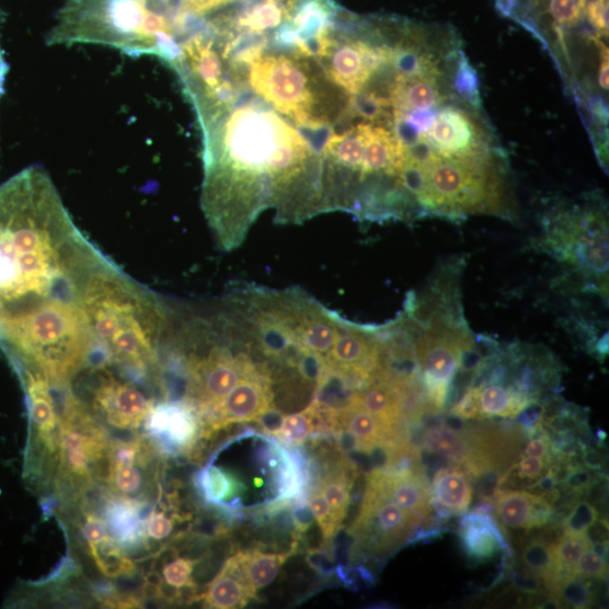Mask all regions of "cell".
Masks as SVG:
<instances>
[{
  "mask_svg": "<svg viewBox=\"0 0 609 609\" xmlns=\"http://www.w3.org/2000/svg\"><path fill=\"white\" fill-rule=\"evenodd\" d=\"M113 266L42 167L0 184V350L12 366L55 377L83 368L96 347L88 298Z\"/></svg>",
  "mask_w": 609,
  "mask_h": 609,
  "instance_id": "cell-1",
  "label": "cell"
},
{
  "mask_svg": "<svg viewBox=\"0 0 609 609\" xmlns=\"http://www.w3.org/2000/svg\"><path fill=\"white\" fill-rule=\"evenodd\" d=\"M201 206L220 249L240 246L263 210L298 224L319 190L322 158L275 111L259 104L220 110L200 121Z\"/></svg>",
  "mask_w": 609,
  "mask_h": 609,
  "instance_id": "cell-2",
  "label": "cell"
},
{
  "mask_svg": "<svg viewBox=\"0 0 609 609\" xmlns=\"http://www.w3.org/2000/svg\"><path fill=\"white\" fill-rule=\"evenodd\" d=\"M86 311L97 346L111 367L123 370L131 382L154 381L169 316L167 299L116 266L96 285Z\"/></svg>",
  "mask_w": 609,
  "mask_h": 609,
  "instance_id": "cell-3",
  "label": "cell"
},
{
  "mask_svg": "<svg viewBox=\"0 0 609 609\" xmlns=\"http://www.w3.org/2000/svg\"><path fill=\"white\" fill-rule=\"evenodd\" d=\"M426 213L449 218L471 213L505 214L502 185L488 157L445 158L427 167Z\"/></svg>",
  "mask_w": 609,
  "mask_h": 609,
  "instance_id": "cell-4",
  "label": "cell"
},
{
  "mask_svg": "<svg viewBox=\"0 0 609 609\" xmlns=\"http://www.w3.org/2000/svg\"><path fill=\"white\" fill-rule=\"evenodd\" d=\"M249 81L255 93L293 120L302 132L329 129V121L317 112L319 97L303 59L262 55L250 65Z\"/></svg>",
  "mask_w": 609,
  "mask_h": 609,
  "instance_id": "cell-5",
  "label": "cell"
},
{
  "mask_svg": "<svg viewBox=\"0 0 609 609\" xmlns=\"http://www.w3.org/2000/svg\"><path fill=\"white\" fill-rule=\"evenodd\" d=\"M418 520L374 485L364 493L356 522L349 532L355 537L353 550L382 554L396 551L408 542Z\"/></svg>",
  "mask_w": 609,
  "mask_h": 609,
  "instance_id": "cell-6",
  "label": "cell"
},
{
  "mask_svg": "<svg viewBox=\"0 0 609 609\" xmlns=\"http://www.w3.org/2000/svg\"><path fill=\"white\" fill-rule=\"evenodd\" d=\"M279 360L264 356L215 408L199 417L201 436L233 423L255 421L264 411L275 408V369Z\"/></svg>",
  "mask_w": 609,
  "mask_h": 609,
  "instance_id": "cell-7",
  "label": "cell"
},
{
  "mask_svg": "<svg viewBox=\"0 0 609 609\" xmlns=\"http://www.w3.org/2000/svg\"><path fill=\"white\" fill-rule=\"evenodd\" d=\"M392 47L363 39L335 37L323 60L326 76L350 95L363 91L379 69L391 64Z\"/></svg>",
  "mask_w": 609,
  "mask_h": 609,
  "instance_id": "cell-8",
  "label": "cell"
},
{
  "mask_svg": "<svg viewBox=\"0 0 609 609\" xmlns=\"http://www.w3.org/2000/svg\"><path fill=\"white\" fill-rule=\"evenodd\" d=\"M101 373L93 388V411L114 428L138 430L154 408L155 400L129 379L122 381L109 369H103Z\"/></svg>",
  "mask_w": 609,
  "mask_h": 609,
  "instance_id": "cell-9",
  "label": "cell"
},
{
  "mask_svg": "<svg viewBox=\"0 0 609 609\" xmlns=\"http://www.w3.org/2000/svg\"><path fill=\"white\" fill-rule=\"evenodd\" d=\"M144 425L158 452L169 455L191 453L201 436L196 410L183 401L155 403Z\"/></svg>",
  "mask_w": 609,
  "mask_h": 609,
  "instance_id": "cell-10",
  "label": "cell"
},
{
  "mask_svg": "<svg viewBox=\"0 0 609 609\" xmlns=\"http://www.w3.org/2000/svg\"><path fill=\"white\" fill-rule=\"evenodd\" d=\"M425 136L445 158L462 160L484 155V140L478 123L469 113L455 107L440 110Z\"/></svg>",
  "mask_w": 609,
  "mask_h": 609,
  "instance_id": "cell-11",
  "label": "cell"
},
{
  "mask_svg": "<svg viewBox=\"0 0 609 609\" xmlns=\"http://www.w3.org/2000/svg\"><path fill=\"white\" fill-rule=\"evenodd\" d=\"M368 483L393 499L425 527L445 526L447 523L434 513L431 482L425 474H399L373 471L367 475Z\"/></svg>",
  "mask_w": 609,
  "mask_h": 609,
  "instance_id": "cell-12",
  "label": "cell"
},
{
  "mask_svg": "<svg viewBox=\"0 0 609 609\" xmlns=\"http://www.w3.org/2000/svg\"><path fill=\"white\" fill-rule=\"evenodd\" d=\"M457 534L463 551L471 561L488 562L499 553H502L506 563L515 561V553L507 540L505 529L492 515L474 510L463 514L458 523Z\"/></svg>",
  "mask_w": 609,
  "mask_h": 609,
  "instance_id": "cell-13",
  "label": "cell"
},
{
  "mask_svg": "<svg viewBox=\"0 0 609 609\" xmlns=\"http://www.w3.org/2000/svg\"><path fill=\"white\" fill-rule=\"evenodd\" d=\"M146 500L123 498L110 494L102 508V517L107 523L109 533L123 553L147 546L146 520L149 516Z\"/></svg>",
  "mask_w": 609,
  "mask_h": 609,
  "instance_id": "cell-14",
  "label": "cell"
},
{
  "mask_svg": "<svg viewBox=\"0 0 609 609\" xmlns=\"http://www.w3.org/2000/svg\"><path fill=\"white\" fill-rule=\"evenodd\" d=\"M494 518L501 527L525 529L526 534L550 523L553 507L541 496L527 491H498Z\"/></svg>",
  "mask_w": 609,
  "mask_h": 609,
  "instance_id": "cell-15",
  "label": "cell"
},
{
  "mask_svg": "<svg viewBox=\"0 0 609 609\" xmlns=\"http://www.w3.org/2000/svg\"><path fill=\"white\" fill-rule=\"evenodd\" d=\"M257 596L238 563L235 554L229 558L222 571L218 573L201 597L205 605L216 609L242 608Z\"/></svg>",
  "mask_w": 609,
  "mask_h": 609,
  "instance_id": "cell-16",
  "label": "cell"
},
{
  "mask_svg": "<svg viewBox=\"0 0 609 609\" xmlns=\"http://www.w3.org/2000/svg\"><path fill=\"white\" fill-rule=\"evenodd\" d=\"M432 507L457 516L467 513L473 498V482L460 466L441 467L431 481Z\"/></svg>",
  "mask_w": 609,
  "mask_h": 609,
  "instance_id": "cell-17",
  "label": "cell"
},
{
  "mask_svg": "<svg viewBox=\"0 0 609 609\" xmlns=\"http://www.w3.org/2000/svg\"><path fill=\"white\" fill-rule=\"evenodd\" d=\"M349 408L365 410L391 429L406 423L402 416L400 392L385 378H378L364 390L353 393Z\"/></svg>",
  "mask_w": 609,
  "mask_h": 609,
  "instance_id": "cell-18",
  "label": "cell"
},
{
  "mask_svg": "<svg viewBox=\"0 0 609 609\" xmlns=\"http://www.w3.org/2000/svg\"><path fill=\"white\" fill-rule=\"evenodd\" d=\"M421 448L440 456L448 465L460 466L467 473L474 462V448L467 429L465 432H457L441 422L427 427L425 425Z\"/></svg>",
  "mask_w": 609,
  "mask_h": 609,
  "instance_id": "cell-19",
  "label": "cell"
},
{
  "mask_svg": "<svg viewBox=\"0 0 609 609\" xmlns=\"http://www.w3.org/2000/svg\"><path fill=\"white\" fill-rule=\"evenodd\" d=\"M438 77H417L404 79L395 77L388 94L393 111L411 112L436 110L444 102Z\"/></svg>",
  "mask_w": 609,
  "mask_h": 609,
  "instance_id": "cell-20",
  "label": "cell"
},
{
  "mask_svg": "<svg viewBox=\"0 0 609 609\" xmlns=\"http://www.w3.org/2000/svg\"><path fill=\"white\" fill-rule=\"evenodd\" d=\"M478 404L480 419H514L525 406L532 402L527 397L511 391L502 384H485L469 388Z\"/></svg>",
  "mask_w": 609,
  "mask_h": 609,
  "instance_id": "cell-21",
  "label": "cell"
},
{
  "mask_svg": "<svg viewBox=\"0 0 609 609\" xmlns=\"http://www.w3.org/2000/svg\"><path fill=\"white\" fill-rule=\"evenodd\" d=\"M391 65L396 76L404 79L441 74L435 58L413 39H403L392 47Z\"/></svg>",
  "mask_w": 609,
  "mask_h": 609,
  "instance_id": "cell-22",
  "label": "cell"
},
{
  "mask_svg": "<svg viewBox=\"0 0 609 609\" xmlns=\"http://www.w3.org/2000/svg\"><path fill=\"white\" fill-rule=\"evenodd\" d=\"M293 547L286 553H266L258 550L241 551L235 554L244 576L254 590L266 588L272 584L279 575V571L290 555L296 550Z\"/></svg>",
  "mask_w": 609,
  "mask_h": 609,
  "instance_id": "cell-23",
  "label": "cell"
},
{
  "mask_svg": "<svg viewBox=\"0 0 609 609\" xmlns=\"http://www.w3.org/2000/svg\"><path fill=\"white\" fill-rule=\"evenodd\" d=\"M339 428L349 430L351 434L360 441L364 450H367L376 444L383 443V441L394 434L396 429H399L386 427L384 423L373 416V414L358 408H348L339 411Z\"/></svg>",
  "mask_w": 609,
  "mask_h": 609,
  "instance_id": "cell-24",
  "label": "cell"
},
{
  "mask_svg": "<svg viewBox=\"0 0 609 609\" xmlns=\"http://www.w3.org/2000/svg\"><path fill=\"white\" fill-rule=\"evenodd\" d=\"M390 97L364 88L363 91L355 95H351L350 101L346 108V114L349 118H361L370 125H379V127L393 125V110Z\"/></svg>",
  "mask_w": 609,
  "mask_h": 609,
  "instance_id": "cell-25",
  "label": "cell"
},
{
  "mask_svg": "<svg viewBox=\"0 0 609 609\" xmlns=\"http://www.w3.org/2000/svg\"><path fill=\"white\" fill-rule=\"evenodd\" d=\"M593 580L569 573L554 580L547 590L560 600L564 608H591L597 604Z\"/></svg>",
  "mask_w": 609,
  "mask_h": 609,
  "instance_id": "cell-26",
  "label": "cell"
},
{
  "mask_svg": "<svg viewBox=\"0 0 609 609\" xmlns=\"http://www.w3.org/2000/svg\"><path fill=\"white\" fill-rule=\"evenodd\" d=\"M149 465L139 463L112 469L105 473L103 480L114 496L144 500V494L149 488Z\"/></svg>",
  "mask_w": 609,
  "mask_h": 609,
  "instance_id": "cell-27",
  "label": "cell"
},
{
  "mask_svg": "<svg viewBox=\"0 0 609 609\" xmlns=\"http://www.w3.org/2000/svg\"><path fill=\"white\" fill-rule=\"evenodd\" d=\"M520 563L536 573L543 580L546 589H549L554 580L563 576L556 563L552 547L537 537L524 544L520 552Z\"/></svg>",
  "mask_w": 609,
  "mask_h": 609,
  "instance_id": "cell-28",
  "label": "cell"
},
{
  "mask_svg": "<svg viewBox=\"0 0 609 609\" xmlns=\"http://www.w3.org/2000/svg\"><path fill=\"white\" fill-rule=\"evenodd\" d=\"M198 485L203 497L216 506H224L225 499L233 497L235 492L241 491V483L216 466H210L200 473Z\"/></svg>",
  "mask_w": 609,
  "mask_h": 609,
  "instance_id": "cell-29",
  "label": "cell"
},
{
  "mask_svg": "<svg viewBox=\"0 0 609 609\" xmlns=\"http://www.w3.org/2000/svg\"><path fill=\"white\" fill-rule=\"evenodd\" d=\"M315 429L314 414L311 406L308 405L303 412L285 416L278 437L285 443L300 445L314 435Z\"/></svg>",
  "mask_w": 609,
  "mask_h": 609,
  "instance_id": "cell-30",
  "label": "cell"
},
{
  "mask_svg": "<svg viewBox=\"0 0 609 609\" xmlns=\"http://www.w3.org/2000/svg\"><path fill=\"white\" fill-rule=\"evenodd\" d=\"M591 549L586 534H566L553 547L556 563L562 575H569L581 555Z\"/></svg>",
  "mask_w": 609,
  "mask_h": 609,
  "instance_id": "cell-31",
  "label": "cell"
},
{
  "mask_svg": "<svg viewBox=\"0 0 609 609\" xmlns=\"http://www.w3.org/2000/svg\"><path fill=\"white\" fill-rule=\"evenodd\" d=\"M234 2L236 0H179V20L191 26H198Z\"/></svg>",
  "mask_w": 609,
  "mask_h": 609,
  "instance_id": "cell-32",
  "label": "cell"
},
{
  "mask_svg": "<svg viewBox=\"0 0 609 609\" xmlns=\"http://www.w3.org/2000/svg\"><path fill=\"white\" fill-rule=\"evenodd\" d=\"M199 561L187 558L165 561L162 568V585L176 590L196 588L192 575Z\"/></svg>",
  "mask_w": 609,
  "mask_h": 609,
  "instance_id": "cell-33",
  "label": "cell"
},
{
  "mask_svg": "<svg viewBox=\"0 0 609 609\" xmlns=\"http://www.w3.org/2000/svg\"><path fill=\"white\" fill-rule=\"evenodd\" d=\"M308 506L313 511L314 518L321 528L325 545L333 542V538L339 532L341 525L335 519L329 502L325 500L320 491H316L307 500Z\"/></svg>",
  "mask_w": 609,
  "mask_h": 609,
  "instance_id": "cell-34",
  "label": "cell"
},
{
  "mask_svg": "<svg viewBox=\"0 0 609 609\" xmlns=\"http://www.w3.org/2000/svg\"><path fill=\"white\" fill-rule=\"evenodd\" d=\"M597 508L586 499H579L563 519L566 534H585L599 518Z\"/></svg>",
  "mask_w": 609,
  "mask_h": 609,
  "instance_id": "cell-35",
  "label": "cell"
},
{
  "mask_svg": "<svg viewBox=\"0 0 609 609\" xmlns=\"http://www.w3.org/2000/svg\"><path fill=\"white\" fill-rule=\"evenodd\" d=\"M454 87L458 94L475 107L480 105L479 77L465 57L458 61L454 77Z\"/></svg>",
  "mask_w": 609,
  "mask_h": 609,
  "instance_id": "cell-36",
  "label": "cell"
},
{
  "mask_svg": "<svg viewBox=\"0 0 609 609\" xmlns=\"http://www.w3.org/2000/svg\"><path fill=\"white\" fill-rule=\"evenodd\" d=\"M176 516L169 517L164 510L156 507L150 511L146 520V540L149 549L150 542H162L173 533Z\"/></svg>",
  "mask_w": 609,
  "mask_h": 609,
  "instance_id": "cell-37",
  "label": "cell"
},
{
  "mask_svg": "<svg viewBox=\"0 0 609 609\" xmlns=\"http://www.w3.org/2000/svg\"><path fill=\"white\" fill-rule=\"evenodd\" d=\"M573 575L605 581L608 578V561L600 558L593 550H588L573 567Z\"/></svg>",
  "mask_w": 609,
  "mask_h": 609,
  "instance_id": "cell-38",
  "label": "cell"
},
{
  "mask_svg": "<svg viewBox=\"0 0 609 609\" xmlns=\"http://www.w3.org/2000/svg\"><path fill=\"white\" fill-rule=\"evenodd\" d=\"M83 516L81 532L88 546L99 545L112 537L107 523L101 515L92 513V511H84Z\"/></svg>",
  "mask_w": 609,
  "mask_h": 609,
  "instance_id": "cell-39",
  "label": "cell"
},
{
  "mask_svg": "<svg viewBox=\"0 0 609 609\" xmlns=\"http://www.w3.org/2000/svg\"><path fill=\"white\" fill-rule=\"evenodd\" d=\"M335 575L342 581L344 586L355 591L369 588L376 584L375 576L365 567L348 568L343 566V564H339L335 568Z\"/></svg>",
  "mask_w": 609,
  "mask_h": 609,
  "instance_id": "cell-40",
  "label": "cell"
},
{
  "mask_svg": "<svg viewBox=\"0 0 609 609\" xmlns=\"http://www.w3.org/2000/svg\"><path fill=\"white\" fill-rule=\"evenodd\" d=\"M549 12L558 24H576L582 15L581 0H549Z\"/></svg>",
  "mask_w": 609,
  "mask_h": 609,
  "instance_id": "cell-41",
  "label": "cell"
},
{
  "mask_svg": "<svg viewBox=\"0 0 609 609\" xmlns=\"http://www.w3.org/2000/svg\"><path fill=\"white\" fill-rule=\"evenodd\" d=\"M306 562L321 576L329 577L337 568V559L332 549V545H325L320 549L310 550L306 554Z\"/></svg>",
  "mask_w": 609,
  "mask_h": 609,
  "instance_id": "cell-42",
  "label": "cell"
},
{
  "mask_svg": "<svg viewBox=\"0 0 609 609\" xmlns=\"http://www.w3.org/2000/svg\"><path fill=\"white\" fill-rule=\"evenodd\" d=\"M603 474L605 473L591 471L585 466L576 467V469H572L568 473L566 479H564L560 485L564 490L585 493L590 485Z\"/></svg>",
  "mask_w": 609,
  "mask_h": 609,
  "instance_id": "cell-43",
  "label": "cell"
},
{
  "mask_svg": "<svg viewBox=\"0 0 609 609\" xmlns=\"http://www.w3.org/2000/svg\"><path fill=\"white\" fill-rule=\"evenodd\" d=\"M528 443L524 450V455L545 458V460L553 461L550 453L551 439L547 431L541 426L535 434L528 438Z\"/></svg>",
  "mask_w": 609,
  "mask_h": 609,
  "instance_id": "cell-44",
  "label": "cell"
},
{
  "mask_svg": "<svg viewBox=\"0 0 609 609\" xmlns=\"http://www.w3.org/2000/svg\"><path fill=\"white\" fill-rule=\"evenodd\" d=\"M291 516H293L297 541L300 536L304 535L312 527L315 520L313 511L308 506L306 498L296 500L293 515Z\"/></svg>",
  "mask_w": 609,
  "mask_h": 609,
  "instance_id": "cell-45",
  "label": "cell"
},
{
  "mask_svg": "<svg viewBox=\"0 0 609 609\" xmlns=\"http://www.w3.org/2000/svg\"><path fill=\"white\" fill-rule=\"evenodd\" d=\"M193 535L202 538H217L228 533L227 527L217 519L201 517L191 526L190 529Z\"/></svg>",
  "mask_w": 609,
  "mask_h": 609,
  "instance_id": "cell-46",
  "label": "cell"
},
{
  "mask_svg": "<svg viewBox=\"0 0 609 609\" xmlns=\"http://www.w3.org/2000/svg\"><path fill=\"white\" fill-rule=\"evenodd\" d=\"M284 419V413L276 408H270L260 414L255 422L259 423L261 429L266 432V434L278 436Z\"/></svg>",
  "mask_w": 609,
  "mask_h": 609,
  "instance_id": "cell-47",
  "label": "cell"
},
{
  "mask_svg": "<svg viewBox=\"0 0 609 609\" xmlns=\"http://www.w3.org/2000/svg\"><path fill=\"white\" fill-rule=\"evenodd\" d=\"M586 536L590 543L608 542V519L607 517L598 518L587 531Z\"/></svg>",
  "mask_w": 609,
  "mask_h": 609,
  "instance_id": "cell-48",
  "label": "cell"
},
{
  "mask_svg": "<svg viewBox=\"0 0 609 609\" xmlns=\"http://www.w3.org/2000/svg\"><path fill=\"white\" fill-rule=\"evenodd\" d=\"M603 61H602V67H600V73H599V84L600 87L603 88V90L607 91L608 90V50L605 49L603 46Z\"/></svg>",
  "mask_w": 609,
  "mask_h": 609,
  "instance_id": "cell-49",
  "label": "cell"
},
{
  "mask_svg": "<svg viewBox=\"0 0 609 609\" xmlns=\"http://www.w3.org/2000/svg\"><path fill=\"white\" fill-rule=\"evenodd\" d=\"M591 550L599 555L600 558L608 561V542L591 543Z\"/></svg>",
  "mask_w": 609,
  "mask_h": 609,
  "instance_id": "cell-50",
  "label": "cell"
},
{
  "mask_svg": "<svg viewBox=\"0 0 609 609\" xmlns=\"http://www.w3.org/2000/svg\"><path fill=\"white\" fill-rule=\"evenodd\" d=\"M7 74V65L3 56L2 49H0V99L4 93L5 77Z\"/></svg>",
  "mask_w": 609,
  "mask_h": 609,
  "instance_id": "cell-51",
  "label": "cell"
}]
</instances>
